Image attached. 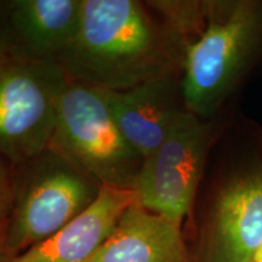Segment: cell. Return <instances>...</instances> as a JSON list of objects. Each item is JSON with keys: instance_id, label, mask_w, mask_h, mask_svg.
Segmentation results:
<instances>
[{"instance_id": "1", "label": "cell", "mask_w": 262, "mask_h": 262, "mask_svg": "<svg viewBox=\"0 0 262 262\" xmlns=\"http://www.w3.org/2000/svg\"><path fill=\"white\" fill-rule=\"evenodd\" d=\"M71 81L110 91L169 74L165 39L136 0H83L77 34L57 57Z\"/></svg>"}, {"instance_id": "2", "label": "cell", "mask_w": 262, "mask_h": 262, "mask_svg": "<svg viewBox=\"0 0 262 262\" xmlns=\"http://www.w3.org/2000/svg\"><path fill=\"white\" fill-rule=\"evenodd\" d=\"M12 169V206L0 249L5 262L61 231L96 202L102 186L48 147Z\"/></svg>"}, {"instance_id": "3", "label": "cell", "mask_w": 262, "mask_h": 262, "mask_svg": "<svg viewBox=\"0 0 262 262\" xmlns=\"http://www.w3.org/2000/svg\"><path fill=\"white\" fill-rule=\"evenodd\" d=\"M49 147L102 187L135 191L143 158L118 127L103 89L70 80Z\"/></svg>"}, {"instance_id": "4", "label": "cell", "mask_w": 262, "mask_h": 262, "mask_svg": "<svg viewBox=\"0 0 262 262\" xmlns=\"http://www.w3.org/2000/svg\"><path fill=\"white\" fill-rule=\"evenodd\" d=\"M70 83L57 61L0 58V156L11 168L47 149Z\"/></svg>"}, {"instance_id": "5", "label": "cell", "mask_w": 262, "mask_h": 262, "mask_svg": "<svg viewBox=\"0 0 262 262\" xmlns=\"http://www.w3.org/2000/svg\"><path fill=\"white\" fill-rule=\"evenodd\" d=\"M261 12L251 3H235L210 19L201 37L186 49L181 83L186 111L209 116L247 60L260 28Z\"/></svg>"}, {"instance_id": "6", "label": "cell", "mask_w": 262, "mask_h": 262, "mask_svg": "<svg viewBox=\"0 0 262 262\" xmlns=\"http://www.w3.org/2000/svg\"><path fill=\"white\" fill-rule=\"evenodd\" d=\"M208 141L205 125L183 111L162 145L143 159L135 188L137 203L181 226L194 201Z\"/></svg>"}, {"instance_id": "7", "label": "cell", "mask_w": 262, "mask_h": 262, "mask_svg": "<svg viewBox=\"0 0 262 262\" xmlns=\"http://www.w3.org/2000/svg\"><path fill=\"white\" fill-rule=\"evenodd\" d=\"M262 245V170L235 180L216 199L203 262H254Z\"/></svg>"}, {"instance_id": "8", "label": "cell", "mask_w": 262, "mask_h": 262, "mask_svg": "<svg viewBox=\"0 0 262 262\" xmlns=\"http://www.w3.org/2000/svg\"><path fill=\"white\" fill-rule=\"evenodd\" d=\"M104 91L118 127L143 159L162 145L183 112L169 74L127 90Z\"/></svg>"}, {"instance_id": "9", "label": "cell", "mask_w": 262, "mask_h": 262, "mask_svg": "<svg viewBox=\"0 0 262 262\" xmlns=\"http://www.w3.org/2000/svg\"><path fill=\"white\" fill-rule=\"evenodd\" d=\"M136 201V191L102 187L96 202L71 224L6 262H89Z\"/></svg>"}, {"instance_id": "10", "label": "cell", "mask_w": 262, "mask_h": 262, "mask_svg": "<svg viewBox=\"0 0 262 262\" xmlns=\"http://www.w3.org/2000/svg\"><path fill=\"white\" fill-rule=\"evenodd\" d=\"M83 0H9L14 55L56 61L80 24Z\"/></svg>"}, {"instance_id": "11", "label": "cell", "mask_w": 262, "mask_h": 262, "mask_svg": "<svg viewBox=\"0 0 262 262\" xmlns=\"http://www.w3.org/2000/svg\"><path fill=\"white\" fill-rule=\"evenodd\" d=\"M89 262H189V257L181 226L136 201Z\"/></svg>"}, {"instance_id": "12", "label": "cell", "mask_w": 262, "mask_h": 262, "mask_svg": "<svg viewBox=\"0 0 262 262\" xmlns=\"http://www.w3.org/2000/svg\"><path fill=\"white\" fill-rule=\"evenodd\" d=\"M12 206V169L3 156H0V243Z\"/></svg>"}, {"instance_id": "13", "label": "cell", "mask_w": 262, "mask_h": 262, "mask_svg": "<svg viewBox=\"0 0 262 262\" xmlns=\"http://www.w3.org/2000/svg\"><path fill=\"white\" fill-rule=\"evenodd\" d=\"M14 55V39L9 15V0H0V58Z\"/></svg>"}, {"instance_id": "14", "label": "cell", "mask_w": 262, "mask_h": 262, "mask_svg": "<svg viewBox=\"0 0 262 262\" xmlns=\"http://www.w3.org/2000/svg\"><path fill=\"white\" fill-rule=\"evenodd\" d=\"M254 262H262V245L260 247V249L257 250L256 255H255Z\"/></svg>"}, {"instance_id": "15", "label": "cell", "mask_w": 262, "mask_h": 262, "mask_svg": "<svg viewBox=\"0 0 262 262\" xmlns=\"http://www.w3.org/2000/svg\"><path fill=\"white\" fill-rule=\"evenodd\" d=\"M0 262H5V256H4V254H3L2 249H0Z\"/></svg>"}]
</instances>
